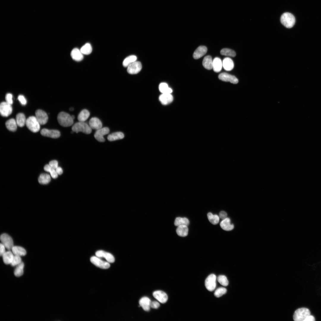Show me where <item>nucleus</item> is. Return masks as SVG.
Returning <instances> with one entry per match:
<instances>
[{
  "label": "nucleus",
  "instance_id": "obj_17",
  "mask_svg": "<svg viewBox=\"0 0 321 321\" xmlns=\"http://www.w3.org/2000/svg\"><path fill=\"white\" fill-rule=\"evenodd\" d=\"M89 125L92 129L97 130L101 128L102 124L101 121L97 118L93 117L89 120Z\"/></svg>",
  "mask_w": 321,
  "mask_h": 321
},
{
  "label": "nucleus",
  "instance_id": "obj_43",
  "mask_svg": "<svg viewBox=\"0 0 321 321\" xmlns=\"http://www.w3.org/2000/svg\"><path fill=\"white\" fill-rule=\"evenodd\" d=\"M22 262V260L20 256L14 255L11 265L12 266H15Z\"/></svg>",
  "mask_w": 321,
  "mask_h": 321
},
{
  "label": "nucleus",
  "instance_id": "obj_1",
  "mask_svg": "<svg viewBox=\"0 0 321 321\" xmlns=\"http://www.w3.org/2000/svg\"><path fill=\"white\" fill-rule=\"evenodd\" d=\"M57 119L59 124L63 127H69L73 123V119L72 116L64 112H60L58 115Z\"/></svg>",
  "mask_w": 321,
  "mask_h": 321
},
{
  "label": "nucleus",
  "instance_id": "obj_53",
  "mask_svg": "<svg viewBox=\"0 0 321 321\" xmlns=\"http://www.w3.org/2000/svg\"><path fill=\"white\" fill-rule=\"evenodd\" d=\"M55 170L59 175H61L63 173V170L61 167H58Z\"/></svg>",
  "mask_w": 321,
  "mask_h": 321
},
{
  "label": "nucleus",
  "instance_id": "obj_25",
  "mask_svg": "<svg viewBox=\"0 0 321 321\" xmlns=\"http://www.w3.org/2000/svg\"><path fill=\"white\" fill-rule=\"evenodd\" d=\"M7 128L10 131L14 132L17 129L18 126L15 119L13 118L7 120L5 123Z\"/></svg>",
  "mask_w": 321,
  "mask_h": 321
},
{
  "label": "nucleus",
  "instance_id": "obj_41",
  "mask_svg": "<svg viewBox=\"0 0 321 321\" xmlns=\"http://www.w3.org/2000/svg\"><path fill=\"white\" fill-rule=\"evenodd\" d=\"M218 282L222 285L226 286L229 284L228 281L226 277L224 275H220L218 278Z\"/></svg>",
  "mask_w": 321,
  "mask_h": 321
},
{
  "label": "nucleus",
  "instance_id": "obj_26",
  "mask_svg": "<svg viewBox=\"0 0 321 321\" xmlns=\"http://www.w3.org/2000/svg\"><path fill=\"white\" fill-rule=\"evenodd\" d=\"M14 256L12 252L10 251H6L2 256L4 263L7 265L11 264Z\"/></svg>",
  "mask_w": 321,
  "mask_h": 321
},
{
  "label": "nucleus",
  "instance_id": "obj_29",
  "mask_svg": "<svg viewBox=\"0 0 321 321\" xmlns=\"http://www.w3.org/2000/svg\"><path fill=\"white\" fill-rule=\"evenodd\" d=\"M26 119L24 114L22 113H19L16 116V121L18 126L23 127L26 124Z\"/></svg>",
  "mask_w": 321,
  "mask_h": 321
},
{
  "label": "nucleus",
  "instance_id": "obj_11",
  "mask_svg": "<svg viewBox=\"0 0 321 321\" xmlns=\"http://www.w3.org/2000/svg\"><path fill=\"white\" fill-rule=\"evenodd\" d=\"M35 117L40 125L45 124L48 119L47 113L41 109L37 110L35 112Z\"/></svg>",
  "mask_w": 321,
  "mask_h": 321
},
{
  "label": "nucleus",
  "instance_id": "obj_20",
  "mask_svg": "<svg viewBox=\"0 0 321 321\" xmlns=\"http://www.w3.org/2000/svg\"><path fill=\"white\" fill-rule=\"evenodd\" d=\"M83 54L80 50L77 48L73 49L71 52V56L73 59L75 61H80L84 58Z\"/></svg>",
  "mask_w": 321,
  "mask_h": 321
},
{
  "label": "nucleus",
  "instance_id": "obj_50",
  "mask_svg": "<svg viewBox=\"0 0 321 321\" xmlns=\"http://www.w3.org/2000/svg\"><path fill=\"white\" fill-rule=\"evenodd\" d=\"M5 248H6L5 246L1 243L0 245V254L1 256H2L3 254L6 252Z\"/></svg>",
  "mask_w": 321,
  "mask_h": 321
},
{
  "label": "nucleus",
  "instance_id": "obj_39",
  "mask_svg": "<svg viewBox=\"0 0 321 321\" xmlns=\"http://www.w3.org/2000/svg\"><path fill=\"white\" fill-rule=\"evenodd\" d=\"M207 216L210 222L213 224L216 225L219 222V217L217 215H213L210 212L208 213Z\"/></svg>",
  "mask_w": 321,
  "mask_h": 321
},
{
  "label": "nucleus",
  "instance_id": "obj_18",
  "mask_svg": "<svg viewBox=\"0 0 321 321\" xmlns=\"http://www.w3.org/2000/svg\"><path fill=\"white\" fill-rule=\"evenodd\" d=\"M207 51V48L204 46H200L195 50L193 57L195 59H199L205 55Z\"/></svg>",
  "mask_w": 321,
  "mask_h": 321
},
{
  "label": "nucleus",
  "instance_id": "obj_21",
  "mask_svg": "<svg viewBox=\"0 0 321 321\" xmlns=\"http://www.w3.org/2000/svg\"><path fill=\"white\" fill-rule=\"evenodd\" d=\"M220 226L223 229L227 231L232 230L234 228V225L231 224L230 220L228 218L223 220L220 223Z\"/></svg>",
  "mask_w": 321,
  "mask_h": 321
},
{
  "label": "nucleus",
  "instance_id": "obj_22",
  "mask_svg": "<svg viewBox=\"0 0 321 321\" xmlns=\"http://www.w3.org/2000/svg\"><path fill=\"white\" fill-rule=\"evenodd\" d=\"M159 99L163 104L167 105L172 101L173 98L171 94L162 93L159 96Z\"/></svg>",
  "mask_w": 321,
  "mask_h": 321
},
{
  "label": "nucleus",
  "instance_id": "obj_19",
  "mask_svg": "<svg viewBox=\"0 0 321 321\" xmlns=\"http://www.w3.org/2000/svg\"><path fill=\"white\" fill-rule=\"evenodd\" d=\"M150 300L148 297H144L141 298L139 301L140 306L145 311L150 310Z\"/></svg>",
  "mask_w": 321,
  "mask_h": 321
},
{
  "label": "nucleus",
  "instance_id": "obj_47",
  "mask_svg": "<svg viewBox=\"0 0 321 321\" xmlns=\"http://www.w3.org/2000/svg\"><path fill=\"white\" fill-rule=\"evenodd\" d=\"M51 177L54 179H56L58 177V174L55 169L52 168L49 172Z\"/></svg>",
  "mask_w": 321,
  "mask_h": 321
},
{
  "label": "nucleus",
  "instance_id": "obj_7",
  "mask_svg": "<svg viewBox=\"0 0 321 321\" xmlns=\"http://www.w3.org/2000/svg\"><path fill=\"white\" fill-rule=\"evenodd\" d=\"M216 276L212 274L209 275L206 278L205 282V286L207 289L210 291L214 290L216 286Z\"/></svg>",
  "mask_w": 321,
  "mask_h": 321
},
{
  "label": "nucleus",
  "instance_id": "obj_12",
  "mask_svg": "<svg viewBox=\"0 0 321 321\" xmlns=\"http://www.w3.org/2000/svg\"><path fill=\"white\" fill-rule=\"evenodd\" d=\"M40 133L43 136L53 138H57L60 136V132L56 130H49L44 128L41 130Z\"/></svg>",
  "mask_w": 321,
  "mask_h": 321
},
{
  "label": "nucleus",
  "instance_id": "obj_9",
  "mask_svg": "<svg viewBox=\"0 0 321 321\" xmlns=\"http://www.w3.org/2000/svg\"><path fill=\"white\" fill-rule=\"evenodd\" d=\"M0 240L2 243L9 250L12 249L14 246L13 242L12 237L4 233L0 236Z\"/></svg>",
  "mask_w": 321,
  "mask_h": 321
},
{
  "label": "nucleus",
  "instance_id": "obj_34",
  "mask_svg": "<svg viewBox=\"0 0 321 321\" xmlns=\"http://www.w3.org/2000/svg\"><path fill=\"white\" fill-rule=\"evenodd\" d=\"M51 180L50 175L47 174H42L40 175L38 178V181L40 183L42 184H46L49 183Z\"/></svg>",
  "mask_w": 321,
  "mask_h": 321
},
{
  "label": "nucleus",
  "instance_id": "obj_31",
  "mask_svg": "<svg viewBox=\"0 0 321 321\" xmlns=\"http://www.w3.org/2000/svg\"><path fill=\"white\" fill-rule=\"evenodd\" d=\"M176 231L179 236L184 237L187 236L188 234V228L187 226L180 225L177 226Z\"/></svg>",
  "mask_w": 321,
  "mask_h": 321
},
{
  "label": "nucleus",
  "instance_id": "obj_10",
  "mask_svg": "<svg viewBox=\"0 0 321 321\" xmlns=\"http://www.w3.org/2000/svg\"><path fill=\"white\" fill-rule=\"evenodd\" d=\"M109 132V129L108 127L101 128L96 130L94 134V136L95 139L98 141L103 142L105 141L103 136L108 134Z\"/></svg>",
  "mask_w": 321,
  "mask_h": 321
},
{
  "label": "nucleus",
  "instance_id": "obj_40",
  "mask_svg": "<svg viewBox=\"0 0 321 321\" xmlns=\"http://www.w3.org/2000/svg\"><path fill=\"white\" fill-rule=\"evenodd\" d=\"M221 54L223 55L229 56L234 57L236 56L235 52L231 49L229 48H223L220 51Z\"/></svg>",
  "mask_w": 321,
  "mask_h": 321
},
{
  "label": "nucleus",
  "instance_id": "obj_42",
  "mask_svg": "<svg viewBox=\"0 0 321 321\" xmlns=\"http://www.w3.org/2000/svg\"><path fill=\"white\" fill-rule=\"evenodd\" d=\"M226 289L224 287H220L217 289L215 291L214 295L217 298H219L225 294L226 292Z\"/></svg>",
  "mask_w": 321,
  "mask_h": 321
},
{
  "label": "nucleus",
  "instance_id": "obj_44",
  "mask_svg": "<svg viewBox=\"0 0 321 321\" xmlns=\"http://www.w3.org/2000/svg\"><path fill=\"white\" fill-rule=\"evenodd\" d=\"M12 98V95L10 93H7L5 96L6 102L7 103L12 105L13 103Z\"/></svg>",
  "mask_w": 321,
  "mask_h": 321
},
{
  "label": "nucleus",
  "instance_id": "obj_55",
  "mask_svg": "<svg viewBox=\"0 0 321 321\" xmlns=\"http://www.w3.org/2000/svg\"><path fill=\"white\" fill-rule=\"evenodd\" d=\"M72 116V118L73 119H75V117H74V115H72V116Z\"/></svg>",
  "mask_w": 321,
  "mask_h": 321
},
{
  "label": "nucleus",
  "instance_id": "obj_48",
  "mask_svg": "<svg viewBox=\"0 0 321 321\" xmlns=\"http://www.w3.org/2000/svg\"><path fill=\"white\" fill-rule=\"evenodd\" d=\"M160 306L159 303L156 301H153L151 302L150 303V307L153 309H158Z\"/></svg>",
  "mask_w": 321,
  "mask_h": 321
},
{
  "label": "nucleus",
  "instance_id": "obj_51",
  "mask_svg": "<svg viewBox=\"0 0 321 321\" xmlns=\"http://www.w3.org/2000/svg\"><path fill=\"white\" fill-rule=\"evenodd\" d=\"M315 319L314 317L311 315L308 316L304 321H314Z\"/></svg>",
  "mask_w": 321,
  "mask_h": 321
},
{
  "label": "nucleus",
  "instance_id": "obj_33",
  "mask_svg": "<svg viewBox=\"0 0 321 321\" xmlns=\"http://www.w3.org/2000/svg\"><path fill=\"white\" fill-rule=\"evenodd\" d=\"M189 224V221L188 219L185 217H177L176 218L174 222V225L177 226L182 225L188 226Z\"/></svg>",
  "mask_w": 321,
  "mask_h": 321
},
{
  "label": "nucleus",
  "instance_id": "obj_45",
  "mask_svg": "<svg viewBox=\"0 0 321 321\" xmlns=\"http://www.w3.org/2000/svg\"><path fill=\"white\" fill-rule=\"evenodd\" d=\"M18 98L22 105H25L27 103L26 100L23 95H19Z\"/></svg>",
  "mask_w": 321,
  "mask_h": 321
},
{
  "label": "nucleus",
  "instance_id": "obj_13",
  "mask_svg": "<svg viewBox=\"0 0 321 321\" xmlns=\"http://www.w3.org/2000/svg\"><path fill=\"white\" fill-rule=\"evenodd\" d=\"M95 255L100 258H105L109 263H113L115 261L114 257L111 254L103 250L97 251L95 253Z\"/></svg>",
  "mask_w": 321,
  "mask_h": 321
},
{
  "label": "nucleus",
  "instance_id": "obj_2",
  "mask_svg": "<svg viewBox=\"0 0 321 321\" xmlns=\"http://www.w3.org/2000/svg\"><path fill=\"white\" fill-rule=\"evenodd\" d=\"M280 21L281 23L288 28H292L294 26L295 21L294 16L289 12L283 13L281 17Z\"/></svg>",
  "mask_w": 321,
  "mask_h": 321
},
{
  "label": "nucleus",
  "instance_id": "obj_3",
  "mask_svg": "<svg viewBox=\"0 0 321 321\" xmlns=\"http://www.w3.org/2000/svg\"><path fill=\"white\" fill-rule=\"evenodd\" d=\"M72 130L77 133L81 132L86 134H90L92 131V129L89 125L82 122H79L74 124L72 127Z\"/></svg>",
  "mask_w": 321,
  "mask_h": 321
},
{
  "label": "nucleus",
  "instance_id": "obj_54",
  "mask_svg": "<svg viewBox=\"0 0 321 321\" xmlns=\"http://www.w3.org/2000/svg\"><path fill=\"white\" fill-rule=\"evenodd\" d=\"M73 110H74V108H73L72 107L70 108V111H73Z\"/></svg>",
  "mask_w": 321,
  "mask_h": 321
},
{
  "label": "nucleus",
  "instance_id": "obj_24",
  "mask_svg": "<svg viewBox=\"0 0 321 321\" xmlns=\"http://www.w3.org/2000/svg\"><path fill=\"white\" fill-rule=\"evenodd\" d=\"M223 66L222 62L219 58L215 57L213 60V69L215 72L221 71Z\"/></svg>",
  "mask_w": 321,
  "mask_h": 321
},
{
  "label": "nucleus",
  "instance_id": "obj_38",
  "mask_svg": "<svg viewBox=\"0 0 321 321\" xmlns=\"http://www.w3.org/2000/svg\"><path fill=\"white\" fill-rule=\"evenodd\" d=\"M80 50L83 54L88 55L92 52V48L91 44L87 43L83 45Z\"/></svg>",
  "mask_w": 321,
  "mask_h": 321
},
{
  "label": "nucleus",
  "instance_id": "obj_32",
  "mask_svg": "<svg viewBox=\"0 0 321 321\" xmlns=\"http://www.w3.org/2000/svg\"><path fill=\"white\" fill-rule=\"evenodd\" d=\"M90 115L89 111L87 109L82 110L78 116V119L79 122H84L89 118Z\"/></svg>",
  "mask_w": 321,
  "mask_h": 321
},
{
  "label": "nucleus",
  "instance_id": "obj_52",
  "mask_svg": "<svg viewBox=\"0 0 321 321\" xmlns=\"http://www.w3.org/2000/svg\"><path fill=\"white\" fill-rule=\"evenodd\" d=\"M52 168L49 165V164H47L45 165L44 167V170L46 171L49 172L50 170Z\"/></svg>",
  "mask_w": 321,
  "mask_h": 321
},
{
  "label": "nucleus",
  "instance_id": "obj_28",
  "mask_svg": "<svg viewBox=\"0 0 321 321\" xmlns=\"http://www.w3.org/2000/svg\"><path fill=\"white\" fill-rule=\"evenodd\" d=\"M202 64L207 69L210 70L213 69V61L211 57L210 56H205L203 59Z\"/></svg>",
  "mask_w": 321,
  "mask_h": 321
},
{
  "label": "nucleus",
  "instance_id": "obj_23",
  "mask_svg": "<svg viewBox=\"0 0 321 321\" xmlns=\"http://www.w3.org/2000/svg\"><path fill=\"white\" fill-rule=\"evenodd\" d=\"M223 66L226 71L231 70L234 68V63L232 60L230 58H225L222 62Z\"/></svg>",
  "mask_w": 321,
  "mask_h": 321
},
{
  "label": "nucleus",
  "instance_id": "obj_16",
  "mask_svg": "<svg viewBox=\"0 0 321 321\" xmlns=\"http://www.w3.org/2000/svg\"><path fill=\"white\" fill-rule=\"evenodd\" d=\"M153 295L156 299L161 303H165L168 300V298L167 294L161 291H155L153 293Z\"/></svg>",
  "mask_w": 321,
  "mask_h": 321
},
{
  "label": "nucleus",
  "instance_id": "obj_15",
  "mask_svg": "<svg viewBox=\"0 0 321 321\" xmlns=\"http://www.w3.org/2000/svg\"><path fill=\"white\" fill-rule=\"evenodd\" d=\"M142 68L141 63L139 61H135L128 67L127 71L130 74H136L139 72Z\"/></svg>",
  "mask_w": 321,
  "mask_h": 321
},
{
  "label": "nucleus",
  "instance_id": "obj_37",
  "mask_svg": "<svg viewBox=\"0 0 321 321\" xmlns=\"http://www.w3.org/2000/svg\"><path fill=\"white\" fill-rule=\"evenodd\" d=\"M159 89L162 93L171 94L172 92V89L169 87L168 84L165 83H162L159 85Z\"/></svg>",
  "mask_w": 321,
  "mask_h": 321
},
{
  "label": "nucleus",
  "instance_id": "obj_46",
  "mask_svg": "<svg viewBox=\"0 0 321 321\" xmlns=\"http://www.w3.org/2000/svg\"><path fill=\"white\" fill-rule=\"evenodd\" d=\"M49 164L53 169H56L58 167V163L56 160H53L49 163Z\"/></svg>",
  "mask_w": 321,
  "mask_h": 321
},
{
  "label": "nucleus",
  "instance_id": "obj_8",
  "mask_svg": "<svg viewBox=\"0 0 321 321\" xmlns=\"http://www.w3.org/2000/svg\"><path fill=\"white\" fill-rule=\"evenodd\" d=\"M12 111L11 105L6 102H3L0 105V113L3 117H7L12 113Z\"/></svg>",
  "mask_w": 321,
  "mask_h": 321
},
{
  "label": "nucleus",
  "instance_id": "obj_27",
  "mask_svg": "<svg viewBox=\"0 0 321 321\" xmlns=\"http://www.w3.org/2000/svg\"><path fill=\"white\" fill-rule=\"evenodd\" d=\"M11 250L13 253L15 255L21 257L24 256L26 254L25 249L21 246H14Z\"/></svg>",
  "mask_w": 321,
  "mask_h": 321
},
{
  "label": "nucleus",
  "instance_id": "obj_49",
  "mask_svg": "<svg viewBox=\"0 0 321 321\" xmlns=\"http://www.w3.org/2000/svg\"><path fill=\"white\" fill-rule=\"evenodd\" d=\"M219 217L221 219L224 220L227 218V214L225 212L221 211L219 213Z\"/></svg>",
  "mask_w": 321,
  "mask_h": 321
},
{
  "label": "nucleus",
  "instance_id": "obj_30",
  "mask_svg": "<svg viewBox=\"0 0 321 321\" xmlns=\"http://www.w3.org/2000/svg\"><path fill=\"white\" fill-rule=\"evenodd\" d=\"M124 134L122 133L118 132L113 133L109 135L107 137V139L109 141H113L122 139L124 138Z\"/></svg>",
  "mask_w": 321,
  "mask_h": 321
},
{
  "label": "nucleus",
  "instance_id": "obj_6",
  "mask_svg": "<svg viewBox=\"0 0 321 321\" xmlns=\"http://www.w3.org/2000/svg\"><path fill=\"white\" fill-rule=\"evenodd\" d=\"M91 262L97 267L103 269H107L110 267L109 263L102 260L97 256H92L90 258Z\"/></svg>",
  "mask_w": 321,
  "mask_h": 321
},
{
  "label": "nucleus",
  "instance_id": "obj_14",
  "mask_svg": "<svg viewBox=\"0 0 321 321\" xmlns=\"http://www.w3.org/2000/svg\"><path fill=\"white\" fill-rule=\"evenodd\" d=\"M219 79L223 81L229 82L234 84H236L238 82L237 78L235 76L226 73L220 74L218 76Z\"/></svg>",
  "mask_w": 321,
  "mask_h": 321
},
{
  "label": "nucleus",
  "instance_id": "obj_36",
  "mask_svg": "<svg viewBox=\"0 0 321 321\" xmlns=\"http://www.w3.org/2000/svg\"><path fill=\"white\" fill-rule=\"evenodd\" d=\"M137 57L135 55H130L126 58L124 60L122 64L125 67H128L131 64L136 61Z\"/></svg>",
  "mask_w": 321,
  "mask_h": 321
},
{
  "label": "nucleus",
  "instance_id": "obj_35",
  "mask_svg": "<svg viewBox=\"0 0 321 321\" xmlns=\"http://www.w3.org/2000/svg\"><path fill=\"white\" fill-rule=\"evenodd\" d=\"M24 265L23 262L16 266L14 271V274L16 277L22 276L23 273Z\"/></svg>",
  "mask_w": 321,
  "mask_h": 321
},
{
  "label": "nucleus",
  "instance_id": "obj_5",
  "mask_svg": "<svg viewBox=\"0 0 321 321\" xmlns=\"http://www.w3.org/2000/svg\"><path fill=\"white\" fill-rule=\"evenodd\" d=\"M310 315L309 310L306 308L298 309L295 312L293 318L295 321H304L306 318Z\"/></svg>",
  "mask_w": 321,
  "mask_h": 321
},
{
  "label": "nucleus",
  "instance_id": "obj_4",
  "mask_svg": "<svg viewBox=\"0 0 321 321\" xmlns=\"http://www.w3.org/2000/svg\"><path fill=\"white\" fill-rule=\"evenodd\" d=\"M26 125L28 129L33 132H37L40 130V125L35 116H32L28 118Z\"/></svg>",
  "mask_w": 321,
  "mask_h": 321
}]
</instances>
